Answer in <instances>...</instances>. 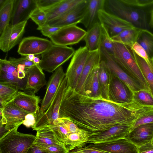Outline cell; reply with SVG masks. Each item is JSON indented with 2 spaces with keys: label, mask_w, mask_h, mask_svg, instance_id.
Instances as JSON below:
<instances>
[{
  "label": "cell",
  "mask_w": 153,
  "mask_h": 153,
  "mask_svg": "<svg viewBox=\"0 0 153 153\" xmlns=\"http://www.w3.org/2000/svg\"><path fill=\"white\" fill-rule=\"evenodd\" d=\"M134 102L119 104L103 98L82 94L67 86L61 103L59 118H67L90 136L118 125H132L151 110Z\"/></svg>",
  "instance_id": "cell-1"
},
{
  "label": "cell",
  "mask_w": 153,
  "mask_h": 153,
  "mask_svg": "<svg viewBox=\"0 0 153 153\" xmlns=\"http://www.w3.org/2000/svg\"><path fill=\"white\" fill-rule=\"evenodd\" d=\"M131 23L136 28L149 30L150 28L148 12L128 6L121 0H105L104 9Z\"/></svg>",
  "instance_id": "cell-2"
},
{
  "label": "cell",
  "mask_w": 153,
  "mask_h": 153,
  "mask_svg": "<svg viewBox=\"0 0 153 153\" xmlns=\"http://www.w3.org/2000/svg\"><path fill=\"white\" fill-rule=\"evenodd\" d=\"M114 43V50L112 56L116 62L124 71L140 82L147 90L150 91L131 49L123 44L116 42Z\"/></svg>",
  "instance_id": "cell-3"
},
{
  "label": "cell",
  "mask_w": 153,
  "mask_h": 153,
  "mask_svg": "<svg viewBox=\"0 0 153 153\" xmlns=\"http://www.w3.org/2000/svg\"><path fill=\"white\" fill-rule=\"evenodd\" d=\"M16 127L0 137V153H25L35 140L36 136L18 131Z\"/></svg>",
  "instance_id": "cell-4"
},
{
  "label": "cell",
  "mask_w": 153,
  "mask_h": 153,
  "mask_svg": "<svg viewBox=\"0 0 153 153\" xmlns=\"http://www.w3.org/2000/svg\"><path fill=\"white\" fill-rule=\"evenodd\" d=\"M75 51L72 47L53 44L42 54L40 66L42 70L52 72L72 57Z\"/></svg>",
  "instance_id": "cell-5"
},
{
  "label": "cell",
  "mask_w": 153,
  "mask_h": 153,
  "mask_svg": "<svg viewBox=\"0 0 153 153\" xmlns=\"http://www.w3.org/2000/svg\"><path fill=\"white\" fill-rule=\"evenodd\" d=\"M67 88V78L65 76L51 104L46 111L36 117L35 124L31 128L37 131L45 126L52 125L54 121L59 118L60 107Z\"/></svg>",
  "instance_id": "cell-6"
},
{
  "label": "cell",
  "mask_w": 153,
  "mask_h": 153,
  "mask_svg": "<svg viewBox=\"0 0 153 153\" xmlns=\"http://www.w3.org/2000/svg\"><path fill=\"white\" fill-rule=\"evenodd\" d=\"M89 53L85 46L75 51L65 73L67 87L76 88Z\"/></svg>",
  "instance_id": "cell-7"
},
{
  "label": "cell",
  "mask_w": 153,
  "mask_h": 153,
  "mask_svg": "<svg viewBox=\"0 0 153 153\" xmlns=\"http://www.w3.org/2000/svg\"><path fill=\"white\" fill-rule=\"evenodd\" d=\"M76 25L61 27L49 38L55 45L67 46L77 44L83 39L87 31Z\"/></svg>",
  "instance_id": "cell-8"
},
{
  "label": "cell",
  "mask_w": 153,
  "mask_h": 153,
  "mask_svg": "<svg viewBox=\"0 0 153 153\" xmlns=\"http://www.w3.org/2000/svg\"><path fill=\"white\" fill-rule=\"evenodd\" d=\"M100 50L103 60L105 62L112 73L125 83L133 92L142 89L146 90L140 82L124 71L105 49L100 48Z\"/></svg>",
  "instance_id": "cell-9"
},
{
  "label": "cell",
  "mask_w": 153,
  "mask_h": 153,
  "mask_svg": "<svg viewBox=\"0 0 153 153\" xmlns=\"http://www.w3.org/2000/svg\"><path fill=\"white\" fill-rule=\"evenodd\" d=\"M27 114L14 105L11 100L0 108V124L4 125L8 131L22 124Z\"/></svg>",
  "instance_id": "cell-10"
},
{
  "label": "cell",
  "mask_w": 153,
  "mask_h": 153,
  "mask_svg": "<svg viewBox=\"0 0 153 153\" xmlns=\"http://www.w3.org/2000/svg\"><path fill=\"white\" fill-rule=\"evenodd\" d=\"M88 0H83L68 12L46 23L50 26L62 27L81 23L85 15Z\"/></svg>",
  "instance_id": "cell-11"
},
{
  "label": "cell",
  "mask_w": 153,
  "mask_h": 153,
  "mask_svg": "<svg viewBox=\"0 0 153 153\" xmlns=\"http://www.w3.org/2000/svg\"><path fill=\"white\" fill-rule=\"evenodd\" d=\"M27 21L10 24L0 34V48L4 52L10 51L22 40Z\"/></svg>",
  "instance_id": "cell-12"
},
{
  "label": "cell",
  "mask_w": 153,
  "mask_h": 153,
  "mask_svg": "<svg viewBox=\"0 0 153 153\" xmlns=\"http://www.w3.org/2000/svg\"><path fill=\"white\" fill-rule=\"evenodd\" d=\"M132 126L127 124L113 126L104 131L89 136L86 144L107 143L124 138L131 131Z\"/></svg>",
  "instance_id": "cell-13"
},
{
  "label": "cell",
  "mask_w": 153,
  "mask_h": 153,
  "mask_svg": "<svg viewBox=\"0 0 153 153\" xmlns=\"http://www.w3.org/2000/svg\"><path fill=\"white\" fill-rule=\"evenodd\" d=\"M98 20L103 26L112 38L123 31L134 27L129 22L117 16L100 9L98 12Z\"/></svg>",
  "instance_id": "cell-14"
},
{
  "label": "cell",
  "mask_w": 153,
  "mask_h": 153,
  "mask_svg": "<svg viewBox=\"0 0 153 153\" xmlns=\"http://www.w3.org/2000/svg\"><path fill=\"white\" fill-rule=\"evenodd\" d=\"M53 45L47 39L34 36L25 37L20 43L17 52L25 56L30 54H42Z\"/></svg>",
  "instance_id": "cell-15"
},
{
  "label": "cell",
  "mask_w": 153,
  "mask_h": 153,
  "mask_svg": "<svg viewBox=\"0 0 153 153\" xmlns=\"http://www.w3.org/2000/svg\"><path fill=\"white\" fill-rule=\"evenodd\" d=\"M109 100L124 104L134 102L133 92L123 82L112 74L109 88Z\"/></svg>",
  "instance_id": "cell-16"
},
{
  "label": "cell",
  "mask_w": 153,
  "mask_h": 153,
  "mask_svg": "<svg viewBox=\"0 0 153 153\" xmlns=\"http://www.w3.org/2000/svg\"><path fill=\"white\" fill-rule=\"evenodd\" d=\"M65 77V73L62 66L56 69L51 75L48 83L45 94L41 103L39 112L36 117L41 115L47 110Z\"/></svg>",
  "instance_id": "cell-17"
},
{
  "label": "cell",
  "mask_w": 153,
  "mask_h": 153,
  "mask_svg": "<svg viewBox=\"0 0 153 153\" xmlns=\"http://www.w3.org/2000/svg\"><path fill=\"white\" fill-rule=\"evenodd\" d=\"M88 146L109 153H137V147L124 138L112 142L90 144Z\"/></svg>",
  "instance_id": "cell-18"
},
{
  "label": "cell",
  "mask_w": 153,
  "mask_h": 153,
  "mask_svg": "<svg viewBox=\"0 0 153 153\" xmlns=\"http://www.w3.org/2000/svg\"><path fill=\"white\" fill-rule=\"evenodd\" d=\"M124 138L137 147L152 142L153 138V123L141 125L134 128Z\"/></svg>",
  "instance_id": "cell-19"
},
{
  "label": "cell",
  "mask_w": 153,
  "mask_h": 153,
  "mask_svg": "<svg viewBox=\"0 0 153 153\" xmlns=\"http://www.w3.org/2000/svg\"><path fill=\"white\" fill-rule=\"evenodd\" d=\"M37 7L36 0H14L10 24L14 25L27 21Z\"/></svg>",
  "instance_id": "cell-20"
},
{
  "label": "cell",
  "mask_w": 153,
  "mask_h": 153,
  "mask_svg": "<svg viewBox=\"0 0 153 153\" xmlns=\"http://www.w3.org/2000/svg\"><path fill=\"white\" fill-rule=\"evenodd\" d=\"M40 99L35 94H28L19 91L15 97L12 100L18 107L27 113L36 116L39 113L40 108L39 106Z\"/></svg>",
  "instance_id": "cell-21"
},
{
  "label": "cell",
  "mask_w": 153,
  "mask_h": 153,
  "mask_svg": "<svg viewBox=\"0 0 153 153\" xmlns=\"http://www.w3.org/2000/svg\"><path fill=\"white\" fill-rule=\"evenodd\" d=\"M26 72L27 80L25 90L28 92L27 93L35 94L46 85L45 75L39 65L26 68Z\"/></svg>",
  "instance_id": "cell-22"
},
{
  "label": "cell",
  "mask_w": 153,
  "mask_h": 153,
  "mask_svg": "<svg viewBox=\"0 0 153 153\" xmlns=\"http://www.w3.org/2000/svg\"><path fill=\"white\" fill-rule=\"evenodd\" d=\"M102 60L100 49L90 52V53L84 67L74 90L78 93L82 90L89 75L97 68L99 67Z\"/></svg>",
  "instance_id": "cell-23"
},
{
  "label": "cell",
  "mask_w": 153,
  "mask_h": 153,
  "mask_svg": "<svg viewBox=\"0 0 153 153\" xmlns=\"http://www.w3.org/2000/svg\"><path fill=\"white\" fill-rule=\"evenodd\" d=\"M105 0H88L87 8L81 23L87 30L96 22L99 21L98 12L104 9Z\"/></svg>",
  "instance_id": "cell-24"
},
{
  "label": "cell",
  "mask_w": 153,
  "mask_h": 153,
  "mask_svg": "<svg viewBox=\"0 0 153 153\" xmlns=\"http://www.w3.org/2000/svg\"><path fill=\"white\" fill-rule=\"evenodd\" d=\"M36 131V139L33 143L41 148H45L53 145H64L48 126L42 127Z\"/></svg>",
  "instance_id": "cell-25"
},
{
  "label": "cell",
  "mask_w": 153,
  "mask_h": 153,
  "mask_svg": "<svg viewBox=\"0 0 153 153\" xmlns=\"http://www.w3.org/2000/svg\"><path fill=\"white\" fill-rule=\"evenodd\" d=\"M102 35V26L99 21L95 23L89 29L83 39L85 46L89 52L100 49Z\"/></svg>",
  "instance_id": "cell-26"
},
{
  "label": "cell",
  "mask_w": 153,
  "mask_h": 153,
  "mask_svg": "<svg viewBox=\"0 0 153 153\" xmlns=\"http://www.w3.org/2000/svg\"><path fill=\"white\" fill-rule=\"evenodd\" d=\"M98 74L101 96L103 98L110 100L109 88L112 73L103 60H101L100 64Z\"/></svg>",
  "instance_id": "cell-27"
},
{
  "label": "cell",
  "mask_w": 153,
  "mask_h": 153,
  "mask_svg": "<svg viewBox=\"0 0 153 153\" xmlns=\"http://www.w3.org/2000/svg\"><path fill=\"white\" fill-rule=\"evenodd\" d=\"M99 67L96 68L89 75L83 88L79 93L92 97H102L98 79Z\"/></svg>",
  "instance_id": "cell-28"
},
{
  "label": "cell",
  "mask_w": 153,
  "mask_h": 153,
  "mask_svg": "<svg viewBox=\"0 0 153 153\" xmlns=\"http://www.w3.org/2000/svg\"><path fill=\"white\" fill-rule=\"evenodd\" d=\"M82 1L61 0L60 2L51 8L44 10L46 14L47 22L62 15Z\"/></svg>",
  "instance_id": "cell-29"
},
{
  "label": "cell",
  "mask_w": 153,
  "mask_h": 153,
  "mask_svg": "<svg viewBox=\"0 0 153 153\" xmlns=\"http://www.w3.org/2000/svg\"><path fill=\"white\" fill-rule=\"evenodd\" d=\"M142 30L135 27L129 28L111 38V39L114 42L123 44L131 48L137 42Z\"/></svg>",
  "instance_id": "cell-30"
},
{
  "label": "cell",
  "mask_w": 153,
  "mask_h": 153,
  "mask_svg": "<svg viewBox=\"0 0 153 153\" xmlns=\"http://www.w3.org/2000/svg\"><path fill=\"white\" fill-rule=\"evenodd\" d=\"M89 136L88 132L82 129L77 132L71 133L64 142V145L68 152L82 147L86 144Z\"/></svg>",
  "instance_id": "cell-31"
},
{
  "label": "cell",
  "mask_w": 153,
  "mask_h": 153,
  "mask_svg": "<svg viewBox=\"0 0 153 153\" xmlns=\"http://www.w3.org/2000/svg\"><path fill=\"white\" fill-rule=\"evenodd\" d=\"M14 0H4L0 3V34L10 24Z\"/></svg>",
  "instance_id": "cell-32"
},
{
  "label": "cell",
  "mask_w": 153,
  "mask_h": 153,
  "mask_svg": "<svg viewBox=\"0 0 153 153\" xmlns=\"http://www.w3.org/2000/svg\"><path fill=\"white\" fill-rule=\"evenodd\" d=\"M131 50L153 96V66L149 65L144 59Z\"/></svg>",
  "instance_id": "cell-33"
},
{
  "label": "cell",
  "mask_w": 153,
  "mask_h": 153,
  "mask_svg": "<svg viewBox=\"0 0 153 153\" xmlns=\"http://www.w3.org/2000/svg\"><path fill=\"white\" fill-rule=\"evenodd\" d=\"M138 43L146 51L149 58L153 59V34L146 30L142 29L137 39Z\"/></svg>",
  "instance_id": "cell-34"
},
{
  "label": "cell",
  "mask_w": 153,
  "mask_h": 153,
  "mask_svg": "<svg viewBox=\"0 0 153 153\" xmlns=\"http://www.w3.org/2000/svg\"><path fill=\"white\" fill-rule=\"evenodd\" d=\"M19 90L14 85L0 83V108L12 100L17 94Z\"/></svg>",
  "instance_id": "cell-35"
},
{
  "label": "cell",
  "mask_w": 153,
  "mask_h": 153,
  "mask_svg": "<svg viewBox=\"0 0 153 153\" xmlns=\"http://www.w3.org/2000/svg\"><path fill=\"white\" fill-rule=\"evenodd\" d=\"M133 101L141 106L153 107V96L150 91L146 89L134 92Z\"/></svg>",
  "instance_id": "cell-36"
},
{
  "label": "cell",
  "mask_w": 153,
  "mask_h": 153,
  "mask_svg": "<svg viewBox=\"0 0 153 153\" xmlns=\"http://www.w3.org/2000/svg\"><path fill=\"white\" fill-rule=\"evenodd\" d=\"M126 4L131 7L143 10L150 13L153 9V0H121Z\"/></svg>",
  "instance_id": "cell-37"
},
{
  "label": "cell",
  "mask_w": 153,
  "mask_h": 153,
  "mask_svg": "<svg viewBox=\"0 0 153 153\" xmlns=\"http://www.w3.org/2000/svg\"><path fill=\"white\" fill-rule=\"evenodd\" d=\"M100 48L105 49L109 54L112 56L114 53V45L107 30L102 25Z\"/></svg>",
  "instance_id": "cell-38"
},
{
  "label": "cell",
  "mask_w": 153,
  "mask_h": 153,
  "mask_svg": "<svg viewBox=\"0 0 153 153\" xmlns=\"http://www.w3.org/2000/svg\"><path fill=\"white\" fill-rule=\"evenodd\" d=\"M30 18L38 27L45 25L47 22V16L43 10L37 7L32 12L30 16Z\"/></svg>",
  "instance_id": "cell-39"
},
{
  "label": "cell",
  "mask_w": 153,
  "mask_h": 153,
  "mask_svg": "<svg viewBox=\"0 0 153 153\" xmlns=\"http://www.w3.org/2000/svg\"><path fill=\"white\" fill-rule=\"evenodd\" d=\"M153 123V110L143 115L133 123L131 129L141 125Z\"/></svg>",
  "instance_id": "cell-40"
},
{
  "label": "cell",
  "mask_w": 153,
  "mask_h": 153,
  "mask_svg": "<svg viewBox=\"0 0 153 153\" xmlns=\"http://www.w3.org/2000/svg\"><path fill=\"white\" fill-rule=\"evenodd\" d=\"M140 57L144 59L150 65L153 66L152 61L149 57L144 49L137 42L130 48Z\"/></svg>",
  "instance_id": "cell-41"
},
{
  "label": "cell",
  "mask_w": 153,
  "mask_h": 153,
  "mask_svg": "<svg viewBox=\"0 0 153 153\" xmlns=\"http://www.w3.org/2000/svg\"><path fill=\"white\" fill-rule=\"evenodd\" d=\"M8 60L16 66H23L26 68H29L36 65L33 61L29 60L26 56L19 58L10 57Z\"/></svg>",
  "instance_id": "cell-42"
},
{
  "label": "cell",
  "mask_w": 153,
  "mask_h": 153,
  "mask_svg": "<svg viewBox=\"0 0 153 153\" xmlns=\"http://www.w3.org/2000/svg\"><path fill=\"white\" fill-rule=\"evenodd\" d=\"M61 0H36L37 7L43 10L50 9L55 6Z\"/></svg>",
  "instance_id": "cell-43"
},
{
  "label": "cell",
  "mask_w": 153,
  "mask_h": 153,
  "mask_svg": "<svg viewBox=\"0 0 153 153\" xmlns=\"http://www.w3.org/2000/svg\"><path fill=\"white\" fill-rule=\"evenodd\" d=\"M61 28L52 27L48 24H45L42 26L38 27L37 29L40 30L42 35L45 36L49 37L56 33Z\"/></svg>",
  "instance_id": "cell-44"
},
{
  "label": "cell",
  "mask_w": 153,
  "mask_h": 153,
  "mask_svg": "<svg viewBox=\"0 0 153 153\" xmlns=\"http://www.w3.org/2000/svg\"><path fill=\"white\" fill-rule=\"evenodd\" d=\"M43 149L50 153H68L69 152L63 145L51 146Z\"/></svg>",
  "instance_id": "cell-45"
},
{
  "label": "cell",
  "mask_w": 153,
  "mask_h": 153,
  "mask_svg": "<svg viewBox=\"0 0 153 153\" xmlns=\"http://www.w3.org/2000/svg\"><path fill=\"white\" fill-rule=\"evenodd\" d=\"M36 123V116L34 114L28 113L25 116L22 124L27 128L32 127Z\"/></svg>",
  "instance_id": "cell-46"
},
{
  "label": "cell",
  "mask_w": 153,
  "mask_h": 153,
  "mask_svg": "<svg viewBox=\"0 0 153 153\" xmlns=\"http://www.w3.org/2000/svg\"><path fill=\"white\" fill-rule=\"evenodd\" d=\"M137 153H153V143L152 142L137 147Z\"/></svg>",
  "instance_id": "cell-47"
},
{
  "label": "cell",
  "mask_w": 153,
  "mask_h": 153,
  "mask_svg": "<svg viewBox=\"0 0 153 153\" xmlns=\"http://www.w3.org/2000/svg\"><path fill=\"white\" fill-rule=\"evenodd\" d=\"M25 153H50L46 150L33 143Z\"/></svg>",
  "instance_id": "cell-48"
},
{
  "label": "cell",
  "mask_w": 153,
  "mask_h": 153,
  "mask_svg": "<svg viewBox=\"0 0 153 153\" xmlns=\"http://www.w3.org/2000/svg\"><path fill=\"white\" fill-rule=\"evenodd\" d=\"M78 148L83 153H109L88 146Z\"/></svg>",
  "instance_id": "cell-49"
},
{
  "label": "cell",
  "mask_w": 153,
  "mask_h": 153,
  "mask_svg": "<svg viewBox=\"0 0 153 153\" xmlns=\"http://www.w3.org/2000/svg\"><path fill=\"white\" fill-rule=\"evenodd\" d=\"M150 18L149 22L150 27L153 28V9L151 11Z\"/></svg>",
  "instance_id": "cell-50"
},
{
  "label": "cell",
  "mask_w": 153,
  "mask_h": 153,
  "mask_svg": "<svg viewBox=\"0 0 153 153\" xmlns=\"http://www.w3.org/2000/svg\"><path fill=\"white\" fill-rule=\"evenodd\" d=\"M33 61L35 64L37 65H39L41 60L38 57H35L34 58Z\"/></svg>",
  "instance_id": "cell-51"
},
{
  "label": "cell",
  "mask_w": 153,
  "mask_h": 153,
  "mask_svg": "<svg viewBox=\"0 0 153 153\" xmlns=\"http://www.w3.org/2000/svg\"><path fill=\"white\" fill-rule=\"evenodd\" d=\"M26 56L29 60L32 61L35 57V55L32 54H29Z\"/></svg>",
  "instance_id": "cell-52"
},
{
  "label": "cell",
  "mask_w": 153,
  "mask_h": 153,
  "mask_svg": "<svg viewBox=\"0 0 153 153\" xmlns=\"http://www.w3.org/2000/svg\"><path fill=\"white\" fill-rule=\"evenodd\" d=\"M68 153H83L79 149H76L74 151H72L71 152H69Z\"/></svg>",
  "instance_id": "cell-53"
},
{
  "label": "cell",
  "mask_w": 153,
  "mask_h": 153,
  "mask_svg": "<svg viewBox=\"0 0 153 153\" xmlns=\"http://www.w3.org/2000/svg\"><path fill=\"white\" fill-rule=\"evenodd\" d=\"M152 142L153 143V139H152Z\"/></svg>",
  "instance_id": "cell-54"
},
{
  "label": "cell",
  "mask_w": 153,
  "mask_h": 153,
  "mask_svg": "<svg viewBox=\"0 0 153 153\" xmlns=\"http://www.w3.org/2000/svg\"><path fill=\"white\" fill-rule=\"evenodd\" d=\"M152 62H153V59H152Z\"/></svg>",
  "instance_id": "cell-55"
},
{
  "label": "cell",
  "mask_w": 153,
  "mask_h": 153,
  "mask_svg": "<svg viewBox=\"0 0 153 153\" xmlns=\"http://www.w3.org/2000/svg\"></svg>",
  "instance_id": "cell-56"
}]
</instances>
